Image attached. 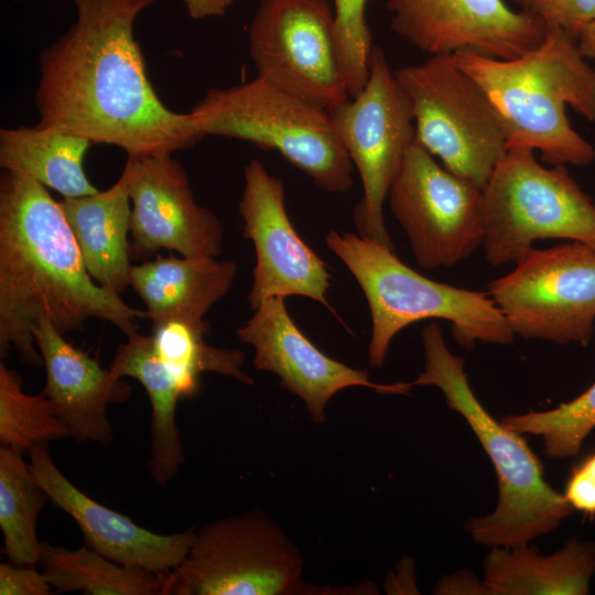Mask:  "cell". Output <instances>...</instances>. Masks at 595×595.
I'll return each instance as SVG.
<instances>
[{
	"instance_id": "7c38bea8",
	"label": "cell",
	"mask_w": 595,
	"mask_h": 595,
	"mask_svg": "<svg viewBox=\"0 0 595 595\" xmlns=\"http://www.w3.org/2000/svg\"><path fill=\"white\" fill-rule=\"evenodd\" d=\"M387 199L423 269L455 266L483 245V187L439 164L415 140Z\"/></svg>"
},
{
	"instance_id": "e575fe53",
	"label": "cell",
	"mask_w": 595,
	"mask_h": 595,
	"mask_svg": "<svg viewBox=\"0 0 595 595\" xmlns=\"http://www.w3.org/2000/svg\"><path fill=\"white\" fill-rule=\"evenodd\" d=\"M188 15L195 20L224 15L235 0H182Z\"/></svg>"
},
{
	"instance_id": "f1b7e54d",
	"label": "cell",
	"mask_w": 595,
	"mask_h": 595,
	"mask_svg": "<svg viewBox=\"0 0 595 595\" xmlns=\"http://www.w3.org/2000/svg\"><path fill=\"white\" fill-rule=\"evenodd\" d=\"M501 422L517 433L541 436L544 453L550 458L574 456L595 428V382L572 401L554 409L508 414Z\"/></svg>"
},
{
	"instance_id": "5bb4252c",
	"label": "cell",
	"mask_w": 595,
	"mask_h": 595,
	"mask_svg": "<svg viewBox=\"0 0 595 595\" xmlns=\"http://www.w3.org/2000/svg\"><path fill=\"white\" fill-rule=\"evenodd\" d=\"M121 174L131 201V259L145 260L161 249L192 258L221 255L224 226L196 203L188 175L172 154L128 156Z\"/></svg>"
},
{
	"instance_id": "1f68e13d",
	"label": "cell",
	"mask_w": 595,
	"mask_h": 595,
	"mask_svg": "<svg viewBox=\"0 0 595 595\" xmlns=\"http://www.w3.org/2000/svg\"><path fill=\"white\" fill-rule=\"evenodd\" d=\"M563 495L573 510L595 517V451L572 469Z\"/></svg>"
},
{
	"instance_id": "d6986e66",
	"label": "cell",
	"mask_w": 595,
	"mask_h": 595,
	"mask_svg": "<svg viewBox=\"0 0 595 595\" xmlns=\"http://www.w3.org/2000/svg\"><path fill=\"white\" fill-rule=\"evenodd\" d=\"M36 347L45 368L43 394L77 442L108 445L112 429L107 405L129 398L130 388L87 353L68 343L50 322L33 327Z\"/></svg>"
},
{
	"instance_id": "3957f363",
	"label": "cell",
	"mask_w": 595,
	"mask_h": 595,
	"mask_svg": "<svg viewBox=\"0 0 595 595\" xmlns=\"http://www.w3.org/2000/svg\"><path fill=\"white\" fill-rule=\"evenodd\" d=\"M454 63L483 89L497 111L507 145L539 150L550 165L585 166L595 149L570 125L565 107L595 121V69L575 39L549 26L542 42L512 60L470 51L452 54Z\"/></svg>"
},
{
	"instance_id": "8992f818",
	"label": "cell",
	"mask_w": 595,
	"mask_h": 595,
	"mask_svg": "<svg viewBox=\"0 0 595 595\" xmlns=\"http://www.w3.org/2000/svg\"><path fill=\"white\" fill-rule=\"evenodd\" d=\"M206 136L275 150L327 193L354 185V165L328 110L259 76L209 89L191 109Z\"/></svg>"
},
{
	"instance_id": "d4e9b609",
	"label": "cell",
	"mask_w": 595,
	"mask_h": 595,
	"mask_svg": "<svg viewBox=\"0 0 595 595\" xmlns=\"http://www.w3.org/2000/svg\"><path fill=\"white\" fill-rule=\"evenodd\" d=\"M39 564L47 582L60 593L162 595L165 574L119 564L87 545L69 550L41 542Z\"/></svg>"
},
{
	"instance_id": "4fadbf2b",
	"label": "cell",
	"mask_w": 595,
	"mask_h": 595,
	"mask_svg": "<svg viewBox=\"0 0 595 595\" xmlns=\"http://www.w3.org/2000/svg\"><path fill=\"white\" fill-rule=\"evenodd\" d=\"M248 46L257 76L326 110L349 98L328 0H260Z\"/></svg>"
},
{
	"instance_id": "ba28073f",
	"label": "cell",
	"mask_w": 595,
	"mask_h": 595,
	"mask_svg": "<svg viewBox=\"0 0 595 595\" xmlns=\"http://www.w3.org/2000/svg\"><path fill=\"white\" fill-rule=\"evenodd\" d=\"M293 541L263 511L194 529L183 561L163 577L162 595L314 594Z\"/></svg>"
},
{
	"instance_id": "7402d4cb",
	"label": "cell",
	"mask_w": 595,
	"mask_h": 595,
	"mask_svg": "<svg viewBox=\"0 0 595 595\" xmlns=\"http://www.w3.org/2000/svg\"><path fill=\"white\" fill-rule=\"evenodd\" d=\"M483 569L488 595H585L595 574V543L573 538L550 555L529 544L493 547Z\"/></svg>"
},
{
	"instance_id": "e0dca14e",
	"label": "cell",
	"mask_w": 595,
	"mask_h": 595,
	"mask_svg": "<svg viewBox=\"0 0 595 595\" xmlns=\"http://www.w3.org/2000/svg\"><path fill=\"white\" fill-rule=\"evenodd\" d=\"M237 336L255 349L257 370L280 378L285 390L300 397L312 420L325 423L327 401L339 390L366 387L381 393L409 394L412 382L376 383L364 369H355L326 356L295 325L285 298L264 299Z\"/></svg>"
},
{
	"instance_id": "4dcf8cb0",
	"label": "cell",
	"mask_w": 595,
	"mask_h": 595,
	"mask_svg": "<svg viewBox=\"0 0 595 595\" xmlns=\"http://www.w3.org/2000/svg\"><path fill=\"white\" fill-rule=\"evenodd\" d=\"M523 11L548 26L564 30L574 39L578 30L595 20V0H513Z\"/></svg>"
},
{
	"instance_id": "8fae6325",
	"label": "cell",
	"mask_w": 595,
	"mask_h": 595,
	"mask_svg": "<svg viewBox=\"0 0 595 595\" xmlns=\"http://www.w3.org/2000/svg\"><path fill=\"white\" fill-rule=\"evenodd\" d=\"M488 294L513 335L585 346L595 326V250L578 241L534 248Z\"/></svg>"
},
{
	"instance_id": "5b68a950",
	"label": "cell",
	"mask_w": 595,
	"mask_h": 595,
	"mask_svg": "<svg viewBox=\"0 0 595 595\" xmlns=\"http://www.w3.org/2000/svg\"><path fill=\"white\" fill-rule=\"evenodd\" d=\"M325 244L365 294L371 315L368 361L372 368L385 364L390 343L401 329L426 318L450 322L455 340L468 350L477 342H512L515 335L488 292L429 279L390 248L361 235L331 230Z\"/></svg>"
},
{
	"instance_id": "2e32d148",
	"label": "cell",
	"mask_w": 595,
	"mask_h": 595,
	"mask_svg": "<svg viewBox=\"0 0 595 595\" xmlns=\"http://www.w3.org/2000/svg\"><path fill=\"white\" fill-rule=\"evenodd\" d=\"M391 26L430 55L470 51L512 60L537 47L548 25L502 0H388Z\"/></svg>"
},
{
	"instance_id": "d6a6232c",
	"label": "cell",
	"mask_w": 595,
	"mask_h": 595,
	"mask_svg": "<svg viewBox=\"0 0 595 595\" xmlns=\"http://www.w3.org/2000/svg\"><path fill=\"white\" fill-rule=\"evenodd\" d=\"M52 586L35 566L0 564V595H50Z\"/></svg>"
},
{
	"instance_id": "7a4b0ae2",
	"label": "cell",
	"mask_w": 595,
	"mask_h": 595,
	"mask_svg": "<svg viewBox=\"0 0 595 595\" xmlns=\"http://www.w3.org/2000/svg\"><path fill=\"white\" fill-rule=\"evenodd\" d=\"M145 313L98 285L87 272L65 215L35 180L4 171L0 181V355L43 365L33 327L41 320L62 334L84 331L90 318L126 336Z\"/></svg>"
},
{
	"instance_id": "30bf717a",
	"label": "cell",
	"mask_w": 595,
	"mask_h": 595,
	"mask_svg": "<svg viewBox=\"0 0 595 595\" xmlns=\"http://www.w3.org/2000/svg\"><path fill=\"white\" fill-rule=\"evenodd\" d=\"M328 112L361 180L364 196L354 210L359 235L394 250L383 204L415 140V122L411 100L379 46L372 47L363 90Z\"/></svg>"
},
{
	"instance_id": "603a6c76",
	"label": "cell",
	"mask_w": 595,
	"mask_h": 595,
	"mask_svg": "<svg viewBox=\"0 0 595 595\" xmlns=\"http://www.w3.org/2000/svg\"><path fill=\"white\" fill-rule=\"evenodd\" d=\"M108 370L115 379L130 377L145 389L152 410L148 470L156 484H166L177 475L184 461L175 419L183 393L175 377L156 354L152 336L139 332L128 335L127 342L117 348Z\"/></svg>"
},
{
	"instance_id": "cb8c5ba5",
	"label": "cell",
	"mask_w": 595,
	"mask_h": 595,
	"mask_svg": "<svg viewBox=\"0 0 595 595\" xmlns=\"http://www.w3.org/2000/svg\"><path fill=\"white\" fill-rule=\"evenodd\" d=\"M91 142L52 127L0 129V166L26 175L63 197L97 193L84 161Z\"/></svg>"
},
{
	"instance_id": "277c9868",
	"label": "cell",
	"mask_w": 595,
	"mask_h": 595,
	"mask_svg": "<svg viewBox=\"0 0 595 595\" xmlns=\"http://www.w3.org/2000/svg\"><path fill=\"white\" fill-rule=\"evenodd\" d=\"M422 344L424 369L411 381L413 387L435 386L443 392L447 407L466 420L497 474L496 509L466 521L472 539L490 548H515L555 530L573 509L544 479L543 465L527 440L479 402L464 370V358L447 348L437 324L423 328Z\"/></svg>"
},
{
	"instance_id": "ac0fdd59",
	"label": "cell",
	"mask_w": 595,
	"mask_h": 595,
	"mask_svg": "<svg viewBox=\"0 0 595 595\" xmlns=\"http://www.w3.org/2000/svg\"><path fill=\"white\" fill-rule=\"evenodd\" d=\"M31 470L48 499L79 527L85 545L126 566L167 574L185 558L194 528L160 534L138 526L78 489L53 462L46 444L29 451Z\"/></svg>"
},
{
	"instance_id": "52a82bcc",
	"label": "cell",
	"mask_w": 595,
	"mask_h": 595,
	"mask_svg": "<svg viewBox=\"0 0 595 595\" xmlns=\"http://www.w3.org/2000/svg\"><path fill=\"white\" fill-rule=\"evenodd\" d=\"M526 147L509 148L483 187L484 240L491 266L518 263L540 239L595 250V204L565 165L545 167Z\"/></svg>"
},
{
	"instance_id": "9a60e30c",
	"label": "cell",
	"mask_w": 595,
	"mask_h": 595,
	"mask_svg": "<svg viewBox=\"0 0 595 595\" xmlns=\"http://www.w3.org/2000/svg\"><path fill=\"white\" fill-rule=\"evenodd\" d=\"M238 209L242 236L256 251L248 293L251 310L271 296L301 295L333 311L326 299L331 274L324 261L294 229L284 205V185L259 160L244 169Z\"/></svg>"
},
{
	"instance_id": "ffe728a7",
	"label": "cell",
	"mask_w": 595,
	"mask_h": 595,
	"mask_svg": "<svg viewBox=\"0 0 595 595\" xmlns=\"http://www.w3.org/2000/svg\"><path fill=\"white\" fill-rule=\"evenodd\" d=\"M232 260L162 257L133 264L130 286L154 325L170 321L204 323L209 310L227 295L236 275Z\"/></svg>"
},
{
	"instance_id": "836d02e7",
	"label": "cell",
	"mask_w": 595,
	"mask_h": 595,
	"mask_svg": "<svg viewBox=\"0 0 595 595\" xmlns=\"http://www.w3.org/2000/svg\"><path fill=\"white\" fill-rule=\"evenodd\" d=\"M434 594H487L484 582L477 581L472 573L447 575L437 582Z\"/></svg>"
},
{
	"instance_id": "83f0119b",
	"label": "cell",
	"mask_w": 595,
	"mask_h": 595,
	"mask_svg": "<svg viewBox=\"0 0 595 595\" xmlns=\"http://www.w3.org/2000/svg\"><path fill=\"white\" fill-rule=\"evenodd\" d=\"M69 437L68 430L42 393L29 394L22 378L0 363V442L24 452L35 445Z\"/></svg>"
},
{
	"instance_id": "44dd1931",
	"label": "cell",
	"mask_w": 595,
	"mask_h": 595,
	"mask_svg": "<svg viewBox=\"0 0 595 595\" xmlns=\"http://www.w3.org/2000/svg\"><path fill=\"white\" fill-rule=\"evenodd\" d=\"M126 180L105 191L58 202L79 247L87 272L105 290L120 295L130 286L131 206Z\"/></svg>"
},
{
	"instance_id": "6da1fadb",
	"label": "cell",
	"mask_w": 595,
	"mask_h": 595,
	"mask_svg": "<svg viewBox=\"0 0 595 595\" xmlns=\"http://www.w3.org/2000/svg\"><path fill=\"white\" fill-rule=\"evenodd\" d=\"M156 0H73L76 21L39 56L37 125L122 149L128 156L172 154L205 134L190 111L167 108L134 37Z\"/></svg>"
},
{
	"instance_id": "d590c367",
	"label": "cell",
	"mask_w": 595,
	"mask_h": 595,
	"mask_svg": "<svg viewBox=\"0 0 595 595\" xmlns=\"http://www.w3.org/2000/svg\"><path fill=\"white\" fill-rule=\"evenodd\" d=\"M575 40H577V47L584 57L595 58V20L583 25Z\"/></svg>"
},
{
	"instance_id": "9c48e42d",
	"label": "cell",
	"mask_w": 595,
	"mask_h": 595,
	"mask_svg": "<svg viewBox=\"0 0 595 595\" xmlns=\"http://www.w3.org/2000/svg\"><path fill=\"white\" fill-rule=\"evenodd\" d=\"M411 100L415 141L451 172L484 187L508 151L504 125L478 84L452 54L394 73Z\"/></svg>"
},
{
	"instance_id": "4316f807",
	"label": "cell",
	"mask_w": 595,
	"mask_h": 595,
	"mask_svg": "<svg viewBox=\"0 0 595 595\" xmlns=\"http://www.w3.org/2000/svg\"><path fill=\"white\" fill-rule=\"evenodd\" d=\"M208 327L206 322L191 324L180 321L153 326L151 336L154 349L175 377L183 398L197 394L198 377L203 372H215L244 385H253L252 378L242 370L245 353L207 344L204 336Z\"/></svg>"
},
{
	"instance_id": "f546056e",
	"label": "cell",
	"mask_w": 595,
	"mask_h": 595,
	"mask_svg": "<svg viewBox=\"0 0 595 595\" xmlns=\"http://www.w3.org/2000/svg\"><path fill=\"white\" fill-rule=\"evenodd\" d=\"M335 43L349 98L356 97L369 76L372 36L366 22L368 0H333Z\"/></svg>"
},
{
	"instance_id": "484cf974",
	"label": "cell",
	"mask_w": 595,
	"mask_h": 595,
	"mask_svg": "<svg viewBox=\"0 0 595 595\" xmlns=\"http://www.w3.org/2000/svg\"><path fill=\"white\" fill-rule=\"evenodd\" d=\"M21 451L9 446L0 450V527L2 552L17 565L35 566L41 542L36 520L48 498L36 482L30 463Z\"/></svg>"
}]
</instances>
